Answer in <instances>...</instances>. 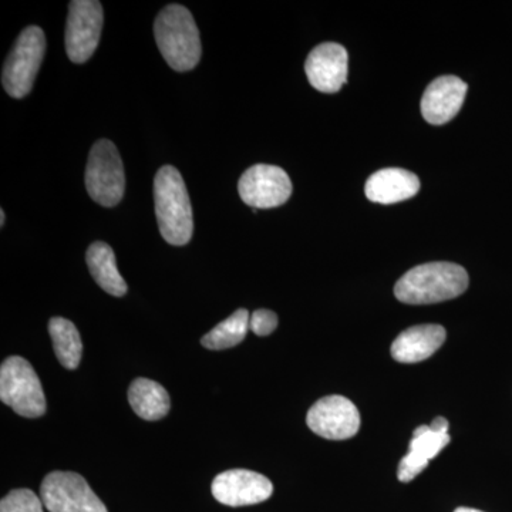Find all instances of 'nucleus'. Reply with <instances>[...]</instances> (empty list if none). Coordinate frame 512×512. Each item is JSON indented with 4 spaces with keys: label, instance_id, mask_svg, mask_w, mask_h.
Wrapping results in <instances>:
<instances>
[{
    "label": "nucleus",
    "instance_id": "obj_7",
    "mask_svg": "<svg viewBox=\"0 0 512 512\" xmlns=\"http://www.w3.org/2000/svg\"><path fill=\"white\" fill-rule=\"evenodd\" d=\"M40 498L50 512H109L87 481L72 471L47 474Z\"/></svg>",
    "mask_w": 512,
    "mask_h": 512
},
{
    "label": "nucleus",
    "instance_id": "obj_24",
    "mask_svg": "<svg viewBox=\"0 0 512 512\" xmlns=\"http://www.w3.org/2000/svg\"><path fill=\"white\" fill-rule=\"evenodd\" d=\"M454 512H483V511L474 510V508L460 507V508H457V510Z\"/></svg>",
    "mask_w": 512,
    "mask_h": 512
},
{
    "label": "nucleus",
    "instance_id": "obj_12",
    "mask_svg": "<svg viewBox=\"0 0 512 512\" xmlns=\"http://www.w3.org/2000/svg\"><path fill=\"white\" fill-rule=\"evenodd\" d=\"M349 56L338 43H322L305 63L309 83L322 93H338L348 82Z\"/></svg>",
    "mask_w": 512,
    "mask_h": 512
},
{
    "label": "nucleus",
    "instance_id": "obj_22",
    "mask_svg": "<svg viewBox=\"0 0 512 512\" xmlns=\"http://www.w3.org/2000/svg\"><path fill=\"white\" fill-rule=\"evenodd\" d=\"M278 326V316L268 309H258L249 319V329L258 336H268Z\"/></svg>",
    "mask_w": 512,
    "mask_h": 512
},
{
    "label": "nucleus",
    "instance_id": "obj_1",
    "mask_svg": "<svg viewBox=\"0 0 512 512\" xmlns=\"http://www.w3.org/2000/svg\"><path fill=\"white\" fill-rule=\"evenodd\" d=\"M468 288L463 266L451 262H430L410 269L394 286V295L407 305H431L450 301Z\"/></svg>",
    "mask_w": 512,
    "mask_h": 512
},
{
    "label": "nucleus",
    "instance_id": "obj_21",
    "mask_svg": "<svg viewBox=\"0 0 512 512\" xmlns=\"http://www.w3.org/2000/svg\"><path fill=\"white\" fill-rule=\"evenodd\" d=\"M0 512H43V501L32 490L19 488L3 498Z\"/></svg>",
    "mask_w": 512,
    "mask_h": 512
},
{
    "label": "nucleus",
    "instance_id": "obj_20",
    "mask_svg": "<svg viewBox=\"0 0 512 512\" xmlns=\"http://www.w3.org/2000/svg\"><path fill=\"white\" fill-rule=\"evenodd\" d=\"M249 319L247 309H238L201 339L202 346L210 350L234 348L247 336Z\"/></svg>",
    "mask_w": 512,
    "mask_h": 512
},
{
    "label": "nucleus",
    "instance_id": "obj_23",
    "mask_svg": "<svg viewBox=\"0 0 512 512\" xmlns=\"http://www.w3.org/2000/svg\"><path fill=\"white\" fill-rule=\"evenodd\" d=\"M430 427L434 431H439V433H448V421L444 417H436Z\"/></svg>",
    "mask_w": 512,
    "mask_h": 512
},
{
    "label": "nucleus",
    "instance_id": "obj_25",
    "mask_svg": "<svg viewBox=\"0 0 512 512\" xmlns=\"http://www.w3.org/2000/svg\"><path fill=\"white\" fill-rule=\"evenodd\" d=\"M5 221V211L0 210V227H3V225H5Z\"/></svg>",
    "mask_w": 512,
    "mask_h": 512
},
{
    "label": "nucleus",
    "instance_id": "obj_16",
    "mask_svg": "<svg viewBox=\"0 0 512 512\" xmlns=\"http://www.w3.org/2000/svg\"><path fill=\"white\" fill-rule=\"evenodd\" d=\"M419 191V177L403 168L377 171L370 175L365 187L366 197L370 201L384 205L410 200Z\"/></svg>",
    "mask_w": 512,
    "mask_h": 512
},
{
    "label": "nucleus",
    "instance_id": "obj_2",
    "mask_svg": "<svg viewBox=\"0 0 512 512\" xmlns=\"http://www.w3.org/2000/svg\"><path fill=\"white\" fill-rule=\"evenodd\" d=\"M154 201L161 237L175 247L187 245L194 232L190 195L180 171L173 165H164L158 170Z\"/></svg>",
    "mask_w": 512,
    "mask_h": 512
},
{
    "label": "nucleus",
    "instance_id": "obj_3",
    "mask_svg": "<svg viewBox=\"0 0 512 512\" xmlns=\"http://www.w3.org/2000/svg\"><path fill=\"white\" fill-rule=\"evenodd\" d=\"M157 46L175 72H190L201 59L200 30L190 10L170 5L158 13L154 23Z\"/></svg>",
    "mask_w": 512,
    "mask_h": 512
},
{
    "label": "nucleus",
    "instance_id": "obj_14",
    "mask_svg": "<svg viewBox=\"0 0 512 512\" xmlns=\"http://www.w3.org/2000/svg\"><path fill=\"white\" fill-rule=\"evenodd\" d=\"M451 437L448 433H439L430 426H420L414 430L413 439L410 441L409 453L402 458L397 470V477L402 483H410L426 470L433 458L441 453L444 447L450 444Z\"/></svg>",
    "mask_w": 512,
    "mask_h": 512
},
{
    "label": "nucleus",
    "instance_id": "obj_10",
    "mask_svg": "<svg viewBox=\"0 0 512 512\" xmlns=\"http://www.w3.org/2000/svg\"><path fill=\"white\" fill-rule=\"evenodd\" d=\"M306 424L313 433L326 440H348L360 429V413L346 397L333 394L323 397L311 407Z\"/></svg>",
    "mask_w": 512,
    "mask_h": 512
},
{
    "label": "nucleus",
    "instance_id": "obj_13",
    "mask_svg": "<svg viewBox=\"0 0 512 512\" xmlns=\"http://www.w3.org/2000/svg\"><path fill=\"white\" fill-rule=\"evenodd\" d=\"M468 86L456 76H443L429 84L421 99V114L427 123L441 126L457 116Z\"/></svg>",
    "mask_w": 512,
    "mask_h": 512
},
{
    "label": "nucleus",
    "instance_id": "obj_4",
    "mask_svg": "<svg viewBox=\"0 0 512 512\" xmlns=\"http://www.w3.org/2000/svg\"><path fill=\"white\" fill-rule=\"evenodd\" d=\"M0 399L13 412L28 419L46 413V397L39 376L28 360L12 356L0 367Z\"/></svg>",
    "mask_w": 512,
    "mask_h": 512
},
{
    "label": "nucleus",
    "instance_id": "obj_5",
    "mask_svg": "<svg viewBox=\"0 0 512 512\" xmlns=\"http://www.w3.org/2000/svg\"><path fill=\"white\" fill-rule=\"evenodd\" d=\"M46 52V37L37 26H29L20 33L2 72L3 89L13 99L28 96L42 66Z\"/></svg>",
    "mask_w": 512,
    "mask_h": 512
},
{
    "label": "nucleus",
    "instance_id": "obj_9",
    "mask_svg": "<svg viewBox=\"0 0 512 512\" xmlns=\"http://www.w3.org/2000/svg\"><path fill=\"white\" fill-rule=\"evenodd\" d=\"M241 200L255 210L285 204L292 195V181L276 165L256 164L242 174L238 183Z\"/></svg>",
    "mask_w": 512,
    "mask_h": 512
},
{
    "label": "nucleus",
    "instance_id": "obj_19",
    "mask_svg": "<svg viewBox=\"0 0 512 512\" xmlns=\"http://www.w3.org/2000/svg\"><path fill=\"white\" fill-rule=\"evenodd\" d=\"M49 333L60 365L67 370L77 369L82 360L83 343L74 323L64 318L50 319Z\"/></svg>",
    "mask_w": 512,
    "mask_h": 512
},
{
    "label": "nucleus",
    "instance_id": "obj_11",
    "mask_svg": "<svg viewBox=\"0 0 512 512\" xmlns=\"http://www.w3.org/2000/svg\"><path fill=\"white\" fill-rule=\"evenodd\" d=\"M274 493V485L255 471L228 470L212 481V494L218 503L228 507H245L264 503Z\"/></svg>",
    "mask_w": 512,
    "mask_h": 512
},
{
    "label": "nucleus",
    "instance_id": "obj_8",
    "mask_svg": "<svg viewBox=\"0 0 512 512\" xmlns=\"http://www.w3.org/2000/svg\"><path fill=\"white\" fill-rule=\"evenodd\" d=\"M103 6L96 0L70 2L66 25V52L73 63H86L99 46Z\"/></svg>",
    "mask_w": 512,
    "mask_h": 512
},
{
    "label": "nucleus",
    "instance_id": "obj_15",
    "mask_svg": "<svg viewBox=\"0 0 512 512\" xmlns=\"http://www.w3.org/2000/svg\"><path fill=\"white\" fill-rule=\"evenodd\" d=\"M446 329L440 325H419L404 330L392 345V356L400 363H419L443 346Z\"/></svg>",
    "mask_w": 512,
    "mask_h": 512
},
{
    "label": "nucleus",
    "instance_id": "obj_6",
    "mask_svg": "<svg viewBox=\"0 0 512 512\" xmlns=\"http://www.w3.org/2000/svg\"><path fill=\"white\" fill-rule=\"evenodd\" d=\"M84 181L92 200L103 207H114L123 200L126 174L119 150L110 140H99L94 144Z\"/></svg>",
    "mask_w": 512,
    "mask_h": 512
},
{
    "label": "nucleus",
    "instance_id": "obj_18",
    "mask_svg": "<svg viewBox=\"0 0 512 512\" xmlns=\"http://www.w3.org/2000/svg\"><path fill=\"white\" fill-rule=\"evenodd\" d=\"M128 402L141 419L148 421L161 420L170 412L171 402L167 390L154 380H134L128 389Z\"/></svg>",
    "mask_w": 512,
    "mask_h": 512
},
{
    "label": "nucleus",
    "instance_id": "obj_17",
    "mask_svg": "<svg viewBox=\"0 0 512 512\" xmlns=\"http://www.w3.org/2000/svg\"><path fill=\"white\" fill-rule=\"evenodd\" d=\"M87 265L96 284L104 292L113 296H124L127 293V284L117 268L116 255L106 242H94L87 249Z\"/></svg>",
    "mask_w": 512,
    "mask_h": 512
}]
</instances>
